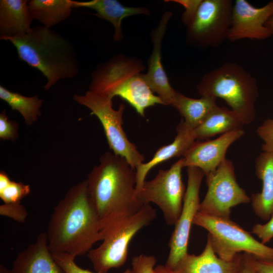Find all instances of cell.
I'll list each match as a JSON object with an SVG mask.
<instances>
[{
    "label": "cell",
    "mask_w": 273,
    "mask_h": 273,
    "mask_svg": "<svg viewBox=\"0 0 273 273\" xmlns=\"http://www.w3.org/2000/svg\"><path fill=\"white\" fill-rule=\"evenodd\" d=\"M101 230L85 180L71 187L54 207L47 233L49 249L52 254L86 255L101 241Z\"/></svg>",
    "instance_id": "1"
},
{
    "label": "cell",
    "mask_w": 273,
    "mask_h": 273,
    "mask_svg": "<svg viewBox=\"0 0 273 273\" xmlns=\"http://www.w3.org/2000/svg\"><path fill=\"white\" fill-rule=\"evenodd\" d=\"M86 180L102 229L135 214L144 205L136 195L135 170L113 153L102 155Z\"/></svg>",
    "instance_id": "2"
},
{
    "label": "cell",
    "mask_w": 273,
    "mask_h": 273,
    "mask_svg": "<svg viewBox=\"0 0 273 273\" xmlns=\"http://www.w3.org/2000/svg\"><path fill=\"white\" fill-rule=\"evenodd\" d=\"M16 48L19 58L40 71L47 78L44 86L48 90L61 79L74 77L79 64L71 43L50 28L32 27L27 33L0 37Z\"/></svg>",
    "instance_id": "3"
},
{
    "label": "cell",
    "mask_w": 273,
    "mask_h": 273,
    "mask_svg": "<svg viewBox=\"0 0 273 273\" xmlns=\"http://www.w3.org/2000/svg\"><path fill=\"white\" fill-rule=\"evenodd\" d=\"M197 89L201 96L224 100L244 124L254 120L259 96L256 79L239 64L225 62L209 71L203 75Z\"/></svg>",
    "instance_id": "4"
},
{
    "label": "cell",
    "mask_w": 273,
    "mask_h": 273,
    "mask_svg": "<svg viewBox=\"0 0 273 273\" xmlns=\"http://www.w3.org/2000/svg\"><path fill=\"white\" fill-rule=\"evenodd\" d=\"M156 217V209L146 204L135 214L102 229V243L86 254L96 272L107 273L112 268L123 265L133 237Z\"/></svg>",
    "instance_id": "5"
},
{
    "label": "cell",
    "mask_w": 273,
    "mask_h": 273,
    "mask_svg": "<svg viewBox=\"0 0 273 273\" xmlns=\"http://www.w3.org/2000/svg\"><path fill=\"white\" fill-rule=\"evenodd\" d=\"M193 224L208 232L215 254L220 258L230 261L241 252L253 255L261 259H273V247L255 239L248 232L230 218L206 215L198 212Z\"/></svg>",
    "instance_id": "6"
},
{
    "label": "cell",
    "mask_w": 273,
    "mask_h": 273,
    "mask_svg": "<svg viewBox=\"0 0 273 273\" xmlns=\"http://www.w3.org/2000/svg\"><path fill=\"white\" fill-rule=\"evenodd\" d=\"M73 100L92 111L100 120L110 149L115 155L124 158L135 169L143 163L145 157L130 142L123 129L122 116L125 105L117 110L113 107L112 99L87 91L84 95H74Z\"/></svg>",
    "instance_id": "7"
},
{
    "label": "cell",
    "mask_w": 273,
    "mask_h": 273,
    "mask_svg": "<svg viewBox=\"0 0 273 273\" xmlns=\"http://www.w3.org/2000/svg\"><path fill=\"white\" fill-rule=\"evenodd\" d=\"M180 158L166 170L160 169L152 179L145 181L137 193L143 205L153 203L162 212L167 224L174 225L180 215L186 189L183 183Z\"/></svg>",
    "instance_id": "8"
},
{
    "label": "cell",
    "mask_w": 273,
    "mask_h": 273,
    "mask_svg": "<svg viewBox=\"0 0 273 273\" xmlns=\"http://www.w3.org/2000/svg\"><path fill=\"white\" fill-rule=\"evenodd\" d=\"M233 4L231 0H202L187 26L189 42L200 48L220 46L228 39Z\"/></svg>",
    "instance_id": "9"
},
{
    "label": "cell",
    "mask_w": 273,
    "mask_h": 273,
    "mask_svg": "<svg viewBox=\"0 0 273 273\" xmlns=\"http://www.w3.org/2000/svg\"><path fill=\"white\" fill-rule=\"evenodd\" d=\"M205 176L208 189L200 202V213L230 218L232 207L251 201L238 184L234 166L230 160L226 158L215 171Z\"/></svg>",
    "instance_id": "10"
},
{
    "label": "cell",
    "mask_w": 273,
    "mask_h": 273,
    "mask_svg": "<svg viewBox=\"0 0 273 273\" xmlns=\"http://www.w3.org/2000/svg\"><path fill=\"white\" fill-rule=\"evenodd\" d=\"M188 182L182 210L174 224V230L168 242L169 252L165 267L173 269L180 259L188 254V246L192 225L198 212L200 201V189L204 172L195 167H187Z\"/></svg>",
    "instance_id": "11"
},
{
    "label": "cell",
    "mask_w": 273,
    "mask_h": 273,
    "mask_svg": "<svg viewBox=\"0 0 273 273\" xmlns=\"http://www.w3.org/2000/svg\"><path fill=\"white\" fill-rule=\"evenodd\" d=\"M273 15V1L257 8L246 0H236L233 4L228 39L234 42L242 39H264L271 33L265 24Z\"/></svg>",
    "instance_id": "12"
},
{
    "label": "cell",
    "mask_w": 273,
    "mask_h": 273,
    "mask_svg": "<svg viewBox=\"0 0 273 273\" xmlns=\"http://www.w3.org/2000/svg\"><path fill=\"white\" fill-rule=\"evenodd\" d=\"M245 133L242 129H236L212 140H196L181 158L183 167L200 169L206 176L216 170L226 159L229 147Z\"/></svg>",
    "instance_id": "13"
},
{
    "label": "cell",
    "mask_w": 273,
    "mask_h": 273,
    "mask_svg": "<svg viewBox=\"0 0 273 273\" xmlns=\"http://www.w3.org/2000/svg\"><path fill=\"white\" fill-rule=\"evenodd\" d=\"M144 69L140 60L116 56L100 65L92 73L89 90L112 99L113 94L118 86Z\"/></svg>",
    "instance_id": "14"
},
{
    "label": "cell",
    "mask_w": 273,
    "mask_h": 273,
    "mask_svg": "<svg viewBox=\"0 0 273 273\" xmlns=\"http://www.w3.org/2000/svg\"><path fill=\"white\" fill-rule=\"evenodd\" d=\"M172 16L170 11L165 12L152 33V53L148 61V70L142 75L154 93L162 100L164 105H170L176 93L170 84L161 62L162 41L167 25Z\"/></svg>",
    "instance_id": "15"
},
{
    "label": "cell",
    "mask_w": 273,
    "mask_h": 273,
    "mask_svg": "<svg viewBox=\"0 0 273 273\" xmlns=\"http://www.w3.org/2000/svg\"><path fill=\"white\" fill-rule=\"evenodd\" d=\"M12 273H65L50 251L47 234L40 233L34 243L17 255Z\"/></svg>",
    "instance_id": "16"
},
{
    "label": "cell",
    "mask_w": 273,
    "mask_h": 273,
    "mask_svg": "<svg viewBox=\"0 0 273 273\" xmlns=\"http://www.w3.org/2000/svg\"><path fill=\"white\" fill-rule=\"evenodd\" d=\"M242 254L240 253L230 261L219 258L214 252L210 240L199 255L187 254L169 273H237Z\"/></svg>",
    "instance_id": "17"
},
{
    "label": "cell",
    "mask_w": 273,
    "mask_h": 273,
    "mask_svg": "<svg viewBox=\"0 0 273 273\" xmlns=\"http://www.w3.org/2000/svg\"><path fill=\"white\" fill-rule=\"evenodd\" d=\"M176 131L177 134L171 143L160 147L150 161L142 163L135 169L136 194L142 187L146 181V177L151 169L172 158L183 157L196 141L194 129L183 119L176 127Z\"/></svg>",
    "instance_id": "18"
},
{
    "label": "cell",
    "mask_w": 273,
    "mask_h": 273,
    "mask_svg": "<svg viewBox=\"0 0 273 273\" xmlns=\"http://www.w3.org/2000/svg\"><path fill=\"white\" fill-rule=\"evenodd\" d=\"M255 174L262 181L261 191L250 198L255 214L269 220L273 215V153L263 151L255 162Z\"/></svg>",
    "instance_id": "19"
},
{
    "label": "cell",
    "mask_w": 273,
    "mask_h": 273,
    "mask_svg": "<svg viewBox=\"0 0 273 273\" xmlns=\"http://www.w3.org/2000/svg\"><path fill=\"white\" fill-rule=\"evenodd\" d=\"M28 1H0V37H11L28 32L32 18Z\"/></svg>",
    "instance_id": "20"
},
{
    "label": "cell",
    "mask_w": 273,
    "mask_h": 273,
    "mask_svg": "<svg viewBox=\"0 0 273 273\" xmlns=\"http://www.w3.org/2000/svg\"><path fill=\"white\" fill-rule=\"evenodd\" d=\"M84 7L94 9L95 15L109 21L114 27L113 39L118 41L123 38L122 20L130 16L144 14L149 15L148 9L142 7H129L121 4L116 0H93L89 2L74 1V8Z\"/></svg>",
    "instance_id": "21"
},
{
    "label": "cell",
    "mask_w": 273,
    "mask_h": 273,
    "mask_svg": "<svg viewBox=\"0 0 273 273\" xmlns=\"http://www.w3.org/2000/svg\"><path fill=\"white\" fill-rule=\"evenodd\" d=\"M118 96L128 102L143 117L146 109L156 104L164 103L154 94L142 74L140 73L129 78L113 94V98Z\"/></svg>",
    "instance_id": "22"
},
{
    "label": "cell",
    "mask_w": 273,
    "mask_h": 273,
    "mask_svg": "<svg viewBox=\"0 0 273 273\" xmlns=\"http://www.w3.org/2000/svg\"><path fill=\"white\" fill-rule=\"evenodd\" d=\"M244 125L234 111L216 105L194 131L196 140L205 141L217 134L242 129Z\"/></svg>",
    "instance_id": "23"
},
{
    "label": "cell",
    "mask_w": 273,
    "mask_h": 273,
    "mask_svg": "<svg viewBox=\"0 0 273 273\" xmlns=\"http://www.w3.org/2000/svg\"><path fill=\"white\" fill-rule=\"evenodd\" d=\"M216 101V99L212 97L194 99L176 91L171 106L179 112L188 125L195 129L217 105Z\"/></svg>",
    "instance_id": "24"
},
{
    "label": "cell",
    "mask_w": 273,
    "mask_h": 273,
    "mask_svg": "<svg viewBox=\"0 0 273 273\" xmlns=\"http://www.w3.org/2000/svg\"><path fill=\"white\" fill-rule=\"evenodd\" d=\"M74 4L72 0H30L28 3L32 18L48 28L68 18Z\"/></svg>",
    "instance_id": "25"
},
{
    "label": "cell",
    "mask_w": 273,
    "mask_h": 273,
    "mask_svg": "<svg viewBox=\"0 0 273 273\" xmlns=\"http://www.w3.org/2000/svg\"><path fill=\"white\" fill-rule=\"evenodd\" d=\"M0 99L6 102L13 110L18 111L28 126L31 125L41 115L40 108L43 101L37 96L25 97L0 85Z\"/></svg>",
    "instance_id": "26"
},
{
    "label": "cell",
    "mask_w": 273,
    "mask_h": 273,
    "mask_svg": "<svg viewBox=\"0 0 273 273\" xmlns=\"http://www.w3.org/2000/svg\"><path fill=\"white\" fill-rule=\"evenodd\" d=\"M30 191L29 185L11 180L5 189L0 191V198L4 203H18Z\"/></svg>",
    "instance_id": "27"
},
{
    "label": "cell",
    "mask_w": 273,
    "mask_h": 273,
    "mask_svg": "<svg viewBox=\"0 0 273 273\" xmlns=\"http://www.w3.org/2000/svg\"><path fill=\"white\" fill-rule=\"evenodd\" d=\"M56 262L61 267L65 273H98L81 268L75 262V257L67 253L53 254ZM132 270L127 268L122 273H132Z\"/></svg>",
    "instance_id": "28"
},
{
    "label": "cell",
    "mask_w": 273,
    "mask_h": 273,
    "mask_svg": "<svg viewBox=\"0 0 273 273\" xmlns=\"http://www.w3.org/2000/svg\"><path fill=\"white\" fill-rule=\"evenodd\" d=\"M18 124L8 119L6 110L0 114V138L3 141H15L18 136Z\"/></svg>",
    "instance_id": "29"
},
{
    "label": "cell",
    "mask_w": 273,
    "mask_h": 273,
    "mask_svg": "<svg viewBox=\"0 0 273 273\" xmlns=\"http://www.w3.org/2000/svg\"><path fill=\"white\" fill-rule=\"evenodd\" d=\"M0 214L8 217L20 223L24 222L28 216L25 207L18 203H4L0 205Z\"/></svg>",
    "instance_id": "30"
},
{
    "label": "cell",
    "mask_w": 273,
    "mask_h": 273,
    "mask_svg": "<svg viewBox=\"0 0 273 273\" xmlns=\"http://www.w3.org/2000/svg\"><path fill=\"white\" fill-rule=\"evenodd\" d=\"M157 259L155 256L140 254L131 260L132 269L134 273H154Z\"/></svg>",
    "instance_id": "31"
},
{
    "label": "cell",
    "mask_w": 273,
    "mask_h": 273,
    "mask_svg": "<svg viewBox=\"0 0 273 273\" xmlns=\"http://www.w3.org/2000/svg\"><path fill=\"white\" fill-rule=\"evenodd\" d=\"M256 132L263 141L262 151L273 153V119L264 120L257 127Z\"/></svg>",
    "instance_id": "32"
},
{
    "label": "cell",
    "mask_w": 273,
    "mask_h": 273,
    "mask_svg": "<svg viewBox=\"0 0 273 273\" xmlns=\"http://www.w3.org/2000/svg\"><path fill=\"white\" fill-rule=\"evenodd\" d=\"M252 233L257 236L262 243H268L273 238V215L266 223L254 225Z\"/></svg>",
    "instance_id": "33"
},
{
    "label": "cell",
    "mask_w": 273,
    "mask_h": 273,
    "mask_svg": "<svg viewBox=\"0 0 273 273\" xmlns=\"http://www.w3.org/2000/svg\"><path fill=\"white\" fill-rule=\"evenodd\" d=\"M179 4L185 9L182 15V21L187 26L195 16L202 0H173L170 1Z\"/></svg>",
    "instance_id": "34"
},
{
    "label": "cell",
    "mask_w": 273,
    "mask_h": 273,
    "mask_svg": "<svg viewBox=\"0 0 273 273\" xmlns=\"http://www.w3.org/2000/svg\"><path fill=\"white\" fill-rule=\"evenodd\" d=\"M256 258L252 254L243 253L241 265L237 273H255Z\"/></svg>",
    "instance_id": "35"
},
{
    "label": "cell",
    "mask_w": 273,
    "mask_h": 273,
    "mask_svg": "<svg viewBox=\"0 0 273 273\" xmlns=\"http://www.w3.org/2000/svg\"><path fill=\"white\" fill-rule=\"evenodd\" d=\"M255 273H273V259L256 258Z\"/></svg>",
    "instance_id": "36"
},
{
    "label": "cell",
    "mask_w": 273,
    "mask_h": 273,
    "mask_svg": "<svg viewBox=\"0 0 273 273\" xmlns=\"http://www.w3.org/2000/svg\"><path fill=\"white\" fill-rule=\"evenodd\" d=\"M11 180L5 171H0V191L5 189L11 182Z\"/></svg>",
    "instance_id": "37"
},
{
    "label": "cell",
    "mask_w": 273,
    "mask_h": 273,
    "mask_svg": "<svg viewBox=\"0 0 273 273\" xmlns=\"http://www.w3.org/2000/svg\"><path fill=\"white\" fill-rule=\"evenodd\" d=\"M154 273H169L164 265H158L154 268Z\"/></svg>",
    "instance_id": "38"
},
{
    "label": "cell",
    "mask_w": 273,
    "mask_h": 273,
    "mask_svg": "<svg viewBox=\"0 0 273 273\" xmlns=\"http://www.w3.org/2000/svg\"><path fill=\"white\" fill-rule=\"evenodd\" d=\"M265 26L269 29L271 35H273V15L267 20Z\"/></svg>",
    "instance_id": "39"
},
{
    "label": "cell",
    "mask_w": 273,
    "mask_h": 273,
    "mask_svg": "<svg viewBox=\"0 0 273 273\" xmlns=\"http://www.w3.org/2000/svg\"><path fill=\"white\" fill-rule=\"evenodd\" d=\"M0 273H12V270L8 269L4 265H0Z\"/></svg>",
    "instance_id": "40"
},
{
    "label": "cell",
    "mask_w": 273,
    "mask_h": 273,
    "mask_svg": "<svg viewBox=\"0 0 273 273\" xmlns=\"http://www.w3.org/2000/svg\"><path fill=\"white\" fill-rule=\"evenodd\" d=\"M132 273H134L133 270H132Z\"/></svg>",
    "instance_id": "41"
}]
</instances>
